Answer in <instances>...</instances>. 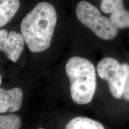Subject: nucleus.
<instances>
[{"label":"nucleus","mask_w":129,"mask_h":129,"mask_svg":"<svg viewBox=\"0 0 129 129\" xmlns=\"http://www.w3.org/2000/svg\"><path fill=\"white\" fill-rule=\"evenodd\" d=\"M25 40L22 34L6 29L0 30V51L4 52L12 62H16L23 50Z\"/></svg>","instance_id":"nucleus-5"},{"label":"nucleus","mask_w":129,"mask_h":129,"mask_svg":"<svg viewBox=\"0 0 129 129\" xmlns=\"http://www.w3.org/2000/svg\"><path fill=\"white\" fill-rule=\"evenodd\" d=\"M20 6L19 0H0V28L12 20Z\"/></svg>","instance_id":"nucleus-8"},{"label":"nucleus","mask_w":129,"mask_h":129,"mask_svg":"<svg viewBox=\"0 0 129 129\" xmlns=\"http://www.w3.org/2000/svg\"><path fill=\"white\" fill-rule=\"evenodd\" d=\"M1 83H2V78H1V76L0 75V85L1 84Z\"/></svg>","instance_id":"nucleus-12"},{"label":"nucleus","mask_w":129,"mask_h":129,"mask_svg":"<svg viewBox=\"0 0 129 129\" xmlns=\"http://www.w3.org/2000/svg\"><path fill=\"white\" fill-rule=\"evenodd\" d=\"M101 9L110 14V20L117 29L129 28V11L123 6V0H102Z\"/></svg>","instance_id":"nucleus-6"},{"label":"nucleus","mask_w":129,"mask_h":129,"mask_svg":"<svg viewBox=\"0 0 129 129\" xmlns=\"http://www.w3.org/2000/svg\"><path fill=\"white\" fill-rule=\"evenodd\" d=\"M122 97L126 101H129V77L125 84L122 93Z\"/></svg>","instance_id":"nucleus-11"},{"label":"nucleus","mask_w":129,"mask_h":129,"mask_svg":"<svg viewBox=\"0 0 129 129\" xmlns=\"http://www.w3.org/2000/svg\"><path fill=\"white\" fill-rule=\"evenodd\" d=\"M22 120L16 114L0 115V129H19Z\"/></svg>","instance_id":"nucleus-10"},{"label":"nucleus","mask_w":129,"mask_h":129,"mask_svg":"<svg viewBox=\"0 0 129 129\" xmlns=\"http://www.w3.org/2000/svg\"><path fill=\"white\" fill-rule=\"evenodd\" d=\"M65 129H105L101 122L87 117H77L68 122Z\"/></svg>","instance_id":"nucleus-9"},{"label":"nucleus","mask_w":129,"mask_h":129,"mask_svg":"<svg viewBox=\"0 0 129 129\" xmlns=\"http://www.w3.org/2000/svg\"><path fill=\"white\" fill-rule=\"evenodd\" d=\"M100 78L107 81L112 96L117 99L122 97L125 84L129 77V65L120 63L112 57H105L97 65Z\"/></svg>","instance_id":"nucleus-4"},{"label":"nucleus","mask_w":129,"mask_h":129,"mask_svg":"<svg viewBox=\"0 0 129 129\" xmlns=\"http://www.w3.org/2000/svg\"><path fill=\"white\" fill-rule=\"evenodd\" d=\"M23 101V91L20 88L9 90L0 88V114L19 111Z\"/></svg>","instance_id":"nucleus-7"},{"label":"nucleus","mask_w":129,"mask_h":129,"mask_svg":"<svg viewBox=\"0 0 129 129\" xmlns=\"http://www.w3.org/2000/svg\"><path fill=\"white\" fill-rule=\"evenodd\" d=\"M75 13L78 20L104 40H111L118 34V29L110 19L102 16L98 8L87 1H82L77 4Z\"/></svg>","instance_id":"nucleus-3"},{"label":"nucleus","mask_w":129,"mask_h":129,"mask_svg":"<svg viewBox=\"0 0 129 129\" xmlns=\"http://www.w3.org/2000/svg\"><path fill=\"white\" fill-rule=\"evenodd\" d=\"M38 129H44L43 128H42V127H41V128H39Z\"/></svg>","instance_id":"nucleus-13"},{"label":"nucleus","mask_w":129,"mask_h":129,"mask_svg":"<svg viewBox=\"0 0 129 129\" xmlns=\"http://www.w3.org/2000/svg\"><path fill=\"white\" fill-rule=\"evenodd\" d=\"M55 7L48 2L38 3L20 23V31L32 53L43 52L51 46L57 25Z\"/></svg>","instance_id":"nucleus-1"},{"label":"nucleus","mask_w":129,"mask_h":129,"mask_svg":"<svg viewBox=\"0 0 129 129\" xmlns=\"http://www.w3.org/2000/svg\"><path fill=\"white\" fill-rule=\"evenodd\" d=\"M65 71L72 101L78 105L91 102L96 89V69L92 62L85 58L74 56L68 60Z\"/></svg>","instance_id":"nucleus-2"}]
</instances>
